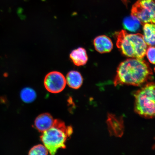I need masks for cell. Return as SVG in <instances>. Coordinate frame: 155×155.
Wrapping results in <instances>:
<instances>
[{
    "mask_svg": "<svg viewBox=\"0 0 155 155\" xmlns=\"http://www.w3.org/2000/svg\"><path fill=\"white\" fill-rule=\"evenodd\" d=\"M116 36V46L123 55L137 59L144 57L148 45L142 34H129L123 30L118 32Z\"/></svg>",
    "mask_w": 155,
    "mask_h": 155,
    "instance_id": "3957f363",
    "label": "cell"
},
{
    "mask_svg": "<svg viewBox=\"0 0 155 155\" xmlns=\"http://www.w3.org/2000/svg\"><path fill=\"white\" fill-rule=\"evenodd\" d=\"M123 1L124 2V3H126V4H127L128 0H123Z\"/></svg>",
    "mask_w": 155,
    "mask_h": 155,
    "instance_id": "2e32d148",
    "label": "cell"
},
{
    "mask_svg": "<svg viewBox=\"0 0 155 155\" xmlns=\"http://www.w3.org/2000/svg\"><path fill=\"white\" fill-rule=\"evenodd\" d=\"M66 84L65 78L59 71H53L48 73L44 79V84L46 90L53 94L62 91Z\"/></svg>",
    "mask_w": 155,
    "mask_h": 155,
    "instance_id": "8992f818",
    "label": "cell"
},
{
    "mask_svg": "<svg viewBox=\"0 0 155 155\" xmlns=\"http://www.w3.org/2000/svg\"><path fill=\"white\" fill-rule=\"evenodd\" d=\"M55 120L48 113L41 114L36 118L35 121V125L38 130L43 133L48 130L54 124Z\"/></svg>",
    "mask_w": 155,
    "mask_h": 155,
    "instance_id": "ba28073f",
    "label": "cell"
},
{
    "mask_svg": "<svg viewBox=\"0 0 155 155\" xmlns=\"http://www.w3.org/2000/svg\"><path fill=\"white\" fill-rule=\"evenodd\" d=\"M143 26V38L148 46L155 45V25L153 23H146Z\"/></svg>",
    "mask_w": 155,
    "mask_h": 155,
    "instance_id": "8fae6325",
    "label": "cell"
},
{
    "mask_svg": "<svg viewBox=\"0 0 155 155\" xmlns=\"http://www.w3.org/2000/svg\"><path fill=\"white\" fill-rule=\"evenodd\" d=\"M73 133L71 127H67L64 122L56 119L50 129L42 133L41 140L51 155H54L60 148H66L65 143Z\"/></svg>",
    "mask_w": 155,
    "mask_h": 155,
    "instance_id": "7a4b0ae2",
    "label": "cell"
},
{
    "mask_svg": "<svg viewBox=\"0 0 155 155\" xmlns=\"http://www.w3.org/2000/svg\"><path fill=\"white\" fill-rule=\"evenodd\" d=\"M141 23L136 17L131 15L124 19L123 26L125 28L132 32L138 31L140 28Z\"/></svg>",
    "mask_w": 155,
    "mask_h": 155,
    "instance_id": "7c38bea8",
    "label": "cell"
},
{
    "mask_svg": "<svg viewBox=\"0 0 155 155\" xmlns=\"http://www.w3.org/2000/svg\"><path fill=\"white\" fill-rule=\"evenodd\" d=\"M70 58L74 64L77 66L86 64L88 60L86 50L82 48L73 50L70 54Z\"/></svg>",
    "mask_w": 155,
    "mask_h": 155,
    "instance_id": "9c48e42d",
    "label": "cell"
},
{
    "mask_svg": "<svg viewBox=\"0 0 155 155\" xmlns=\"http://www.w3.org/2000/svg\"><path fill=\"white\" fill-rule=\"evenodd\" d=\"M66 81L67 84L71 88L78 89L82 86L83 79L82 75L78 71H72L67 74Z\"/></svg>",
    "mask_w": 155,
    "mask_h": 155,
    "instance_id": "30bf717a",
    "label": "cell"
},
{
    "mask_svg": "<svg viewBox=\"0 0 155 155\" xmlns=\"http://www.w3.org/2000/svg\"><path fill=\"white\" fill-rule=\"evenodd\" d=\"M155 50L154 46H149L147 48L146 54L147 58L151 63L155 64Z\"/></svg>",
    "mask_w": 155,
    "mask_h": 155,
    "instance_id": "9a60e30c",
    "label": "cell"
},
{
    "mask_svg": "<svg viewBox=\"0 0 155 155\" xmlns=\"http://www.w3.org/2000/svg\"><path fill=\"white\" fill-rule=\"evenodd\" d=\"M154 0H137L133 5L131 15L140 21L141 24H155Z\"/></svg>",
    "mask_w": 155,
    "mask_h": 155,
    "instance_id": "5b68a950",
    "label": "cell"
},
{
    "mask_svg": "<svg viewBox=\"0 0 155 155\" xmlns=\"http://www.w3.org/2000/svg\"><path fill=\"white\" fill-rule=\"evenodd\" d=\"M20 96L23 101L26 103H30L36 99L37 95L33 89L27 87L21 91Z\"/></svg>",
    "mask_w": 155,
    "mask_h": 155,
    "instance_id": "4fadbf2b",
    "label": "cell"
},
{
    "mask_svg": "<svg viewBox=\"0 0 155 155\" xmlns=\"http://www.w3.org/2000/svg\"><path fill=\"white\" fill-rule=\"evenodd\" d=\"M155 84L147 83L134 94L135 111L139 115L146 119L155 116Z\"/></svg>",
    "mask_w": 155,
    "mask_h": 155,
    "instance_id": "277c9868",
    "label": "cell"
},
{
    "mask_svg": "<svg viewBox=\"0 0 155 155\" xmlns=\"http://www.w3.org/2000/svg\"><path fill=\"white\" fill-rule=\"evenodd\" d=\"M94 44L96 51L100 53H109L113 47L111 40L106 35L97 37L94 39Z\"/></svg>",
    "mask_w": 155,
    "mask_h": 155,
    "instance_id": "52a82bcc",
    "label": "cell"
},
{
    "mask_svg": "<svg viewBox=\"0 0 155 155\" xmlns=\"http://www.w3.org/2000/svg\"><path fill=\"white\" fill-rule=\"evenodd\" d=\"M153 75L152 70L146 61L130 58L120 64L114 84L115 86L122 84L140 86L152 78Z\"/></svg>",
    "mask_w": 155,
    "mask_h": 155,
    "instance_id": "6da1fadb",
    "label": "cell"
},
{
    "mask_svg": "<svg viewBox=\"0 0 155 155\" xmlns=\"http://www.w3.org/2000/svg\"><path fill=\"white\" fill-rule=\"evenodd\" d=\"M48 151L44 145L38 144L35 145L29 151V155H47Z\"/></svg>",
    "mask_w": 155,
    "mask_h": 155,
    "instance_id": "5bb4252c",
    "label": "cell"
}]
</instances>
